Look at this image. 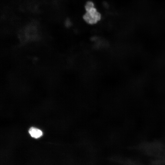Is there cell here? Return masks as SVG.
Returning a JSON list of instances; mask_svg holds the SVG:
<instances>
[{
  "label": "cell",
  "mask_w": 165,
  "mask_h": 165,
  "mask_svg": "<svg viewBox=\"0 0 165 165\" xmlns=\"http://www.w3.org/2000/svg\"><path fill=\"white\" fill-rule=\"evenodd\" d=\"M28 132L32 137L35 138L40 137L43 134L41 130L34 127L30 128Z\"/></svg>",
  "instance_id": "cell-2"
},
{
  "label": "cell",
  "mask_w": 165,
  "mask_h": 165,
  "mask_svg": "<svg viewBox=\"0 0 165 165\" xmlns=\"http://www.w3.org/2000/svg\"><path fill=\"white\" fill-rule=\"evenodd\" d=\"M83 16V19L89 24H94L100 20L101 16L96 8L94 7L86 10Z\"/></svg>",
  "instance_id": "cell-1"
},
{
  "label": "cell",
  "mask_w": 165,
  "mask_h": 165,
  "mask_svg": "<svg viewBox=\"0 0 165 165\" xmlns=\"http://www.w3.org/2000/svg\"><path fill=\"white\" fill-rule=\"evenodd\" d=\"M94 7V3L91 1H89L86 2L85 6V8L86 10Z\"/></svg>",
  "instance_id": "cell-3"
}]
</instances>
